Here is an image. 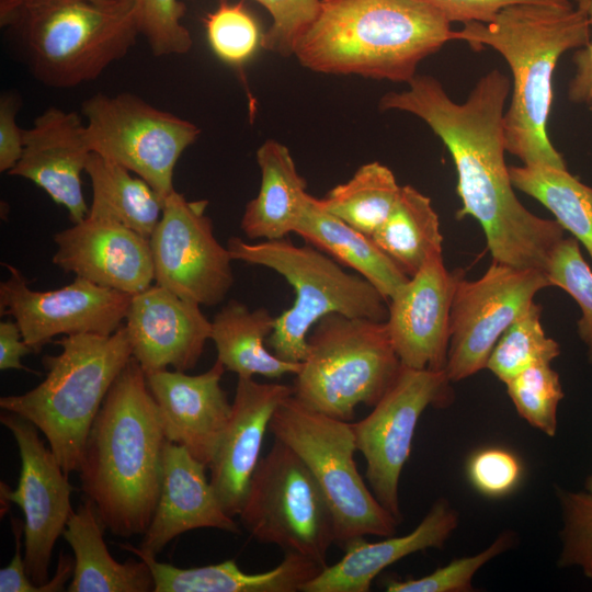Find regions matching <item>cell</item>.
Instances as JSON below:
<instances>
[{
	"label": "cell",
	"instance_id": "ba28073f",
	"mask_svg": "<svg viewBox=\"0 0 592 592\" xmlns=\"http://www.w3.org/2000/svg\"><path fill=\"white\" fill-rule=\"evenodd\" d=\"M401 368L386 321L330 314L308 335L293 396L310 409L351 421L357 406L374 407L382 399Z\"/></svg>",
	"mask_w": 592,
	"mask_h": 592
},
{
	"label": "cell",
	"instance_id": "60d3db41",
	"mask_svg": "<svg viewBox=\"0 0 592 592\" xmlns=\"http://www.w3.org/2000/svg\"><path fill=\"white\" fill-rule=\"evenodd\" d=\"M272 15V25L263 33L262 48L282 56L293 55L300 34L318 14L321 0H255Z\"/></svg>",
	"mask_w": 592,
	"mask_h": 592
},
{
	"label": "cell",
	"instance_id": "d6a6232c",
	"mask_svg": "<svg viewBox=\"0 0 592 592\" xmlns=\"http://www.w3.org/2000/svg\"><path fill=\"white\" fill-rule=\"evenodd\" d=\"M400 189L392 171L375 161L361 166L348 182L317 202L329 214L371 237L387 219Z\"/></svg>",
	"mask_w": 592,
	"mask_h": 592
},
{
	"label": "cell",
	"instance_id": "9a60e30c",
	"mask_svg": "<svg viewBox=\"0 0 592 592\" xmlns=\"http://www.w3.org/2000/svg\"><path fill=\"white\" fill-rule=\"evenodd\" d=\"M0 422L14 437L21 469L14 490L1 482V515L9 503L20 506L24 517V561L30 580L37 587L48 581L54 546L62 535L73 509V487L38 429L24 418L8 411Z\"/></svg>",
	"mask_w": 592,
	"mask_h": 592
},
{
	"label": "cell",
	"instance_id": "4316f807",
	"mask_svg": "<svg viewBox=\"0 0 592 592\" xmlns=\"http://www.w3.org/2000/svg\"><path fill=\"white\" fill-rule=\"evenodd\" d=\"M258 195L246 206L241 230L249 239L274 240L294 232L308 193L288 148L269 139L257 151Z\"/></svg>",
	"mask_w": 592,
	"mask_h": 592
},
{
	"label": "cell",
	"instance_id": "d6986e66",
	"mask_svg": "<svg viewBox=\"0 0 592 592\" xmlns=\"http://www.w3.org/2000/svg\"><path fill=\"white\" fill-rule=\"evenodd\" d=\"M124 326L145 374L193 368L212 335L200 305L157 284L132 295Z\"/></svg>",
	"mask_w": 592,
	"mask_h": 592
},
{
	"label": "cell",
	"instance_id": "ac0fdd59",
	"mask_svg": "<svg viewBox=\"0 0 592 592\" xmlns=\"http://www.w3.org/2000/svg\"><path fill=\"white\" fill-rule=\"evenodd\" d=\"M54 241L53 263L76 277L129 295L155 281L149 239L119 223L87 215Z\"/></svg>",
	"mask_w": 592,
	"mask_h": 592
},
{
	"label": "cell",
	"instance_id": "603a6c76",
	"mask_svg": "<svg viewBox=\"0 0 592 592\" xmlns=\"http://www.w3.org/2000/svg\"><path fill=\"white\" fill-rule=\"evenodd\" d=\"M204 463L185 447L167 441L158 502L139 549L157 555L175 537L196 528L239 533V527L221 505Z\"/></svg>",
	"mask_w": 592,
	"mask_h": 592
},
{
	"label": "cell",
	"instance_id": "d4e9b609",
	"mask_svg": "<svg viewBox=\"0 0 592 592\" xmlns=\"http://www.w3.org/2000/svg\"><path fill=\"white\" fill-rule=\"evenodd\" d=\"M121 548L144 560L152 574L153 592H298L325 568L294 551H285L272 570L247 573L235 560L194 568L159 562L130 544Z\"/></svg>",
	"mask_w": 592,
	"mask_h": 592
},
{
	"label": "cell",
	"instance_id": "3957f363",
	"mask_svg": "<svg viewBox=\"0 0 592 592\" xmlns=\"http://www.w3.org/2000/svg\"><path fill=\"white\" fill-rule=\"evenodd\" d=\"M591 24L577 7L517 4L488 23L468 22L454 41L471 49L490 47L506 60L512 94L504 113L505 148L523 164L567 168L547 134L553 104V76L562 54L587 45Z\"/></svg>",
	"mask_w": 592,
	"mask_h": 592
},
{
	"label": "cell",
	"instance_id": "484cf974",
	"mask_svg": "<svg viewBox=\"0 0 592 592\" xmlns=\"http://www.w3.org/2000/svg\"><path fill=\"white\" fill-rule=\"evenodd\" d=\"M103 525L91 500L73 511L62 536L73 553V573L68 592H149L153 579L148 565L139 559L118 562L103 538Z\"/></svg>",
	"mask_w": 592,
	"mask_h": 592
},
{
	"label": "cell",
	"instance_id": "30bf717a",
	"mask_svg": "<svg viewBox=\"0 0 592 592\" xmlns=\"http://www.w3.org/2000/svg\"><path fill=\"white\" fill-rule=\"evenodd\" d=\"M238 516L257 540L328 566L335 543L332 511L310 469L283 442L275 439L261 457Z\"/></svg>",
	"mask_w": 592,
	"mask_h": 592
},
{
	"label": "cell",
	"instance_id": "b9f144b4",
	"mask_svg": "<svg viewBox=\"0 0 592 592\" xmlns=\"http://www.w3.org/2000/svg\"><path fill=\"white\" fill-rule=\"evenodd\" d=\"M473 486L488 497H502L511 492L522 476L519 458L500 447H487L476 452L467 466Z\"/></svg>",
	"mask_w": 592,
	"mask_h": 592
},
{
	"label": "cell",
	"instance_id": "e575fe53",
	"mask_svg": "<svg viewBox=\"0 0 592 592\" xmlns=\"http://www.w3.org/2000/svg\"><path fill=\"white\" fill-rule=\"evenodd\" d=\"M550 364H534L504 384L519 414L533 428L553 437L563 390L559 375Z\"/></svg>",
	"mask_w": 592,
	"mask_h": 592
},
{
	"label": "cell",
	"instance_id": "f907efd6",
	"mask_svg": "<svg viewBox=\"0 0 592 592\" xmlns=\"http://www.w3.org/2000/svg\"><path fill=\"white\" fill-rule=\"evenodd\" d=\"M584 488L588 492L592 493V473L589 475V477L585 480Z\"/></svg>",
	"mask_w": 592,
	"mask_h": 592
},
{
	"label": "cell",
	"instance_id": "836d02e7",
	"mask_svg": "<svg viewBox=\"0 0 592 592\" xmlns=\"http://www.w3.org/2000/svg\"><path fill=\"white\" fill-rule=\"evenodd\" d=\"M540 314L542 306L533 303L494 345L486 368L501 382L506 383L534 364L551 363L560 354L559 344L543 329Z\"/></svg>",
	"mask_w": 592,
	"mask_h": 592
},
{
	"label": "cell",
	"instance_id": "8fae6325",
	"mask_svg": "<svg viewBox=\"0 0 592 592\" xmlns=\"http://www.w3.org/2000/svg\"><path fill=\"white\" fill-rule=\"evenodd\" d=\"M81 110L91 152L136 173L163 201L174 191V167L201 133L195 124L128 92L96 93Z\"/></svg>",
	"mask_w": 592,
	"mask_h": 592
},
{
	"label": "cell",
	"instance_id": "c3c4849f",
	"mask_svg": "<svg viewBox=\"0 0 592 592\" xmlns=\"http://www.w3.org/2000/svg\"><path fill=\"white\" fill-rule=\"evenodd\" d=\"M35 1V0H0V22L1 25H8L12 20L13 15L20 10L23 5ZM93 2L102 3L110 0H90Z\"/></svg>",
	"mask_w": 592,
	"mask_h": 592
},
{
	"label": "cell",
	"instance_id": "bcb514c9",
	"mask_svg": "<svg viewBox=\"0 0 592 592\" xmlns=\"http://www.w3.org/2000/svg\"><path fill=\"white\" fill-rule=\"evenodd\" d=\"M592 30V2L587 11ZM574 75L568 84V99L577 104L592 105V37L573 54Z\"/></svg>",
	"mask_w": 592,
	"mask_h": 592
},
{
	"label": "cell",
	"instance_id": "7dc6e473",
	"mask_svg": "<svg viewBox=\"0 0 592 592\" xmlns=\"http://www.w3.org/2000/svg\"><path fill=\"white\" fill-rule=\"evenodd\" d=\"M32 349L24 341L19 325L14 320L0 322V369H27L21 358Z\"/></svg>",
	"mask_w": 592,
	"mask_h": 592
},
{
	"label": "cell",
	"instance_id": "ee69618b",
	"mask_svg": "<svg viewBox=\"0 0 592 592\" xmlns=\"http://www.w3.org/2000/svg\"><path fill=\"white\" fill-rule=\"evenodd\" d=\"M19 99L7 93L0 100V171L9 172L20 160L24 146V129L16 124Z\"/></svg>",
	"mask_w": 592,
	"mask_h": 592
},
{
	"label": "cell",
	"instance_id": "7bdbcfd3",
	"mask_svg": "<svg viewBox=\"0 0 592 592\" xmlns=\"http://www.w3.org/2000/svg\"><path fill=\"white\" fill-rule=\"evenodd\" d=\"M452 22H491L500 11L517 4L574 7L571 0H418Z\"/></svg>",
	"mask_w": 592,
	"mask_h": 592
},
{
	"label": "cell",
	"instance_id": "277c9868",
	"mask_svg": "<svg viewBox=\"0 0 592 592\" xmlns=\"http://www.w3.org/2000/svg\"><path fill=\"white\" fill-rule=\"evenodd\" d=\"M451 41V22L418 0H321L293 55L316 72L408 83Z\"/></svg>",
	"mask_w": 592,
	"mask_h": 592
},
{
	"label": "cell",
	"instance_id": "7c38bea8",
	"mask_svg": "<svg viewBox=\"0 0 592 592\" xmlns=\"http://www.w3.org/2000/svg\"><path fill=\"white\" fill-rule=\"evenodd\" d=\"M445 371L402 366L397 379L373 411L352 422L357 451L366 462L365 477L382 505L399 522V480L423 411L446 407L453 394Z\"/></svg>",
	"mask_w": 592,
	"mask_h": 592
},
{
	"label": "cell",
	"instance_id": "44dd1931",
	"mask_svg": "<svg viewBox=\"0 0 592 592\" xmlns=\"http://www.w3.org/2000/svg\"><path fill=\"white\" fill-rule=\"evenodd\" d=\"M293 387L261 384L238 377L231 414L208 466L209 481L225 511L239 514L250 480L261 459V448L271 419Z\"/></svg>",
	"mask_w": 592,
	"mask_h": 592
},
{
	"label": "cell",
	"instance_id": "4dcf8cb0",
	"mask_svg": "<svg viewBox=\"0 0 592 592\" xmlns=\"http://www.w3.org/2000/svg\"><path fill=\"white\" fill-rule=\"evenodd\" d=\"M371 238L409 277L442 255L439 216L430 197L411 185L401 186L390 214Z\"/></svg>",
	"mask_w": 592,
	"mask_h": 592
},
{
	"label": "cell",
	"instance_id": "7a4b0ae2",
	"mask_svg": "<svg viewBox=\"0 0 592 592\" xmlns=\"http://www.w3.org/2000/svg\"><path fill=\"white\" fill-rule=\"evenodd\" d=\"M167 441L146 375L132 357L94 419L78 470L81 490L113 534L128 538L148 528Z\"/></svg>",
	"mask_w": 592,
	"mask_h": 592
},
{
	"label": "cell",
	"instance_id": "2e32d148",
	"mask_svg": "<svg viewBox=\"0 0 592 592\" xmlns=\"http://www.w3.org/2000/svg\"><path fill=\"white\" fill-rule=\"evenodd\" d=\"M0 284V312L19 325L34 353L57 335H110L125 321L132 295L99 286L81 277L57 289L34 291L15 266Z\"/></svg>",
	"mask_w": 592,
	"mask_h": 592
},
{
	"label": "cell",
	"instance_id": "ffe728a7",
	"mask_svg": "<svg viewBox=\"0 0 592 592\" xmlns=\"http://www.w3.org/2000/svg\"><path fill=\"white\" fill-rule=\"evenodd\" d=\"M225 371L216 360L197 375L175 369L145 374L167 440L185 447L207 467L231 414L232 403L220 386Z\"/></svg>",
	"mask_w": 592,
	"mask_h": 592
},
{
	"label": "cell",
	"instance_id": "f1b7e54d",
	"mask_svg": "<svg viewBox=\"0 0 592 592\" xmlns=\"http://www.w3.org/2000/svg\"><path fill=\"white\" fill-rule=\"evenodd\" d=\"M274 325L275 317L265 308L250 310L244 304L230 300L212 321L210 340L217 361L238 377L296 375L301 363L283 361L265 345Z\"/></svg>",
	"mask_w": 592,
	"mask_h": 592
},
{
	"label": "cell",
	"instance_id": "8d00e7d4",
	"mask_svg": "<svg viewBox=\"0 0 592 592\" xmlns=\"http://www.w3.org/2000/svg\"><path fill=\"white\" fill-rule=\"evenodd\" d=\"M515 543V534L505 531L483 550L476 555L456 558L421 578L386 580L388 592H468L473 591V578L477 571L497 556L509 550Z\"/></svg>",
	"mask_w": 592,
	"mask_h": 592
},
{
	"label": "cell",
	"instance_id": "6da1fadb",
	"mask_svg": "<svg viewBox=\"0 0 592 592\" xmlns=\"http://www.w3.org/2000/svg\"><path fill=\"white\" fill-rule=\"evenodd\" d=\"M408 84L383 95L379 109L411 113L442 139L457 171L462 207L456 217L478 220L494 262L546 272L565 229L531 213L514 193L504 160L510 79L492 69L463 103L453 101L432 76L417 75Z\"/></svg>",
	"mask_w": 592,
	"mask_h": 592
},
{
	"label": "cell",
	"instance_id": "f35d334b",
	"mask_svg": "<svg viewBox=\"0 0 592 592\" xmlns=\"http://www.w3.org/2000/svg\"><path fill=\"white\" fill-rule=\"evenodd\" d=\"M562 527L558 566L578 567L592 581V493L556 490Z\"/></svg>",
	"mask_w": 592,
	"mask_h": 592
},
{
	"label": "cell",
	"instance_id": "9c48e42d",
	"mask_svg": "<svg viewBox=\"0 0 592 592\" xmlns=\"http://www.w3.org/2000/svg\"><path fill=\"white\" fill-rule=\"evenodd\" d=\"M269 431L315 476L332 511L338 545L343 547L366 535H395L400 522L376 499L357 470L352 422L310 409L292 395L275 410Z\"/></svg>",
	"mask_w": 592,
	"mask_h": 592
},
{
	"label": "cell",
	"instance_id": "1f68e13d",
	"mask_svg": "<svg viewBox=\"0 0 592 592\" xmlns=\"http://www.w3.org/2000/svg\"><path fill=\"white\" fill-rule=\"evenodd\" d=\"M515 189L534 197L582 243L592 260V187L567 168L548 164L509 167Z\"/></svg>",
	"mask_w": 592,
	"mask_h": 592
},
{
	"label": "cell",
	"instance_id": "d590c367",
	"mask_svg": "<svg viewBox=\"0 0 592 592\" xmlns=\"http://www.w3.org/2000/svg\"><path fill=\"white\" fill-rule=\"evenodd\" d=\"M206 37L214 54L224 62L241 67L262 47L263 34L243 2L221 0L203 19Z\"/></svg>",
	"mask_w": 592,
	"mask_h": 592
},
{
	"label": "cell",
	"instance_id": "52a82bcc",
	"mask_svg": "<svg viewBox=\"0 0 592 592\" xmlns=\"http://www.w3.org/2000/svg\"><path fill=\"white\" fill-rule=\"evenodd\" d=\"M227 248L232 260L269 267L295 291L293 306L275 317L266 340L267 348L283 361H305L311 328L327 315L387 320L388 301L378 289L311 244L296 246L287 238L250 243L231 237Z\"/></svg>",
	"mask_w": 592,
	"mask_h": 592
},
{
	"label": "cell",
	"instance_id": "83f0119b",
	"mask_svg": "<svg viewBox=\"0 0 592 592\" xmlns=\"http://www.w3.org/2000/svg\"><path fill=\"white\" fill-rule=\"evenodd\" d=\"M294 232L340 264L356 271L387 301L409 280L369 236L326 212L317 197L309 194Z\"/></svg>",
	"mask_w": 592,
	"mask_h": 592
},
{
	"label": "cell",
	"instance_id": "4fadbf2b",
	"mask_svg": "<svg viewBox=\"0 0 592 592\" xmlns=\"http://www.w3.org/2000/svg\"><path fill=\"white\" fill-rule=\"evenodd\" d=\"M547 273L492 262L477 280L459 278L451 309L446 375L465 379L482 368L504 331L549 287Z\"/></svg>",
	"mask_w": 592,
	"mask_h": 592
},
{
	"label": "cell",
	"instance_id": "e0dca14e",
	"mask_svg": "<svg viewBox=\"0 0 592 592\" xmlns=\"http://www.w3.org/2000/svg\"><path fill=\"white\" fill-rule=\"evenodd\" d=\"M462 276V270L448 271L436 255L388 300L386 325L402 366L445 371L452 303Z\"/></svg>",
	"mask_w": 592,
	"mask_h": 592
},
{
	"label": "cell",
	"instance_id": "74e56055",
	"mask_svg": "<svg viewBox=\"0 0 592 592\" xmlns=\"http://www.w3.org/2000/svg\"><path fill=\"white\" fill-rule=\"evenodd\" d=\"M551 286L567 292L579 305L578 334L592 363V270L582 257L576 238H563L556 247L546 271Z\"/></svg>",
	"mask_w": 592,
	"mask_h": 592
},
{
	"label": "cell",
	"instance_id": "7402d4cb",
	"mask_svg": "<svg viewBox=\"0 0 592 592\" xmlns=\"http://www.w3.org/2000/svg\"><path fill=\"white\" fill-rule=\"evenodd\" d=\"M90 155L86 124L80 116L76 112L48 107L31 128L24 129L22 156L8 174L27 179L44 190L68 210L75 224L89 213L81 173Z\"/></svg>",
	"mask_w": 592,
	"mask_h": 592
},
{
	"label": "cell",
	"instance_id": "f546056e",
	"mask_svg": "<svg viewBox=\"0 0 592 592\" xmlns=\"http://www.w3.org/2000/svg\"><path fill=\"white\" fill-rule=\"evenodd\" d=\"M84 172L92 186L88 216L119 223L149 239L163 208L158 193L141 178L95 152H91Z\"/></svg>",
	"mask_w": 592,
	"mask_h": 592
},
{
	"label": "cell",
	"instance_id": "681fc988",
	"mask_svg": "<svg viewBox=\"0 0 592 592\" xmlns=\"http://www.w3.org/2000/svg\"><path fill=\"white\" fill-rule=\"evenodd\" d=\"M577 8L587 13L592 0H574Z\"/></svg>",
	"mask_w": 592,
	"mask_h": 592
},
{
	"label": "cell",
	"instance_id": "5b68a950",
	"mask_svg": "<svg viewBox=\"0 0 592 592\" xmlns=\"http://www.w3.org/2000/svg\"><path fill=\"white\" fill-rule=\"evenodd\" d=\"M55 343L61 351L43 357V382L2 396L0 408L33 423L69 475L78 473L94 419L133 352L124 325L110 335L79 333Z\"/></svg>",
	"mask_w": 592,
	"mask_h": 592
},
{
	"label": "cell",
	"instance_id": "ab89813d",
	"mask_svg": "<svg viewBox=\"0 0 592 592\" xmlns=\"http://www.w3.org/2000/svg\"><path fill=\"white\" fill-rule=\"evenodd\" d=\"M185 11L179 0H136L139 34L155 56L181 55L191 49V34L181 22Z\"/></svg>",
	"mask_w": 592,
	"mask_h": 592
},
{
	"label": "cell",
	"instance_id": "5bb4252c",
	"mask_svg": "<svg viewBox=\"0 0 592 592\" xmlns=\"http://www.w3.org/2000/svg\"><path fill=\"white\" fill-rule=\"evenodd\" d=\"M207 201H189L175 190L149 238L155 284L200 306L221 303L234 284L232 258L216 239Z\"/></svg>",
	"mask_w": 592,
	"mask_h": 592
},
{
	"label": "cell",
	"instance_id": "8992f818",
	"mask_svg": "<svg viewBox=\"0 0 592 592\" xmlns=\"http://www.w3.org/2000/svg\"><path fill=\"white\" fill-rule=\"evenodd\" d=\"M13 24L31 72L54 88L96 79L140 35L136 0H35L16 11Z\"/></svg>",
	"mask_w": 592,
	"mask_h": 592
},
{
	"label": "cell",
	"instance_id": "f6af8a7d",
	"mask_svg": "<svg viewBox=\"0 0 592 592\" xmlns=\"http://www.w3.org/2000/svg\"><path fill=\"white\" fill-rule=\"evenodd\" d=\"M10 522L15 548L10 563L0 569V592H38L27 576L24 556L21 553L24 522L15 517H11Z\"/></svg>",
	"mask_w": 592,
	"mask_h": 592
},
{
	"label": "cell",
	"instance_id": "cb8c5ba5",
	"mask_svg": "<svg viewBox=\"0 0 592 592\" xmlns=\"http://www.w3.org/2000/svg\"><path fill=\"white\" fill-rule=\"evenodd\" d=\"M457 511L446 499L436 500L410 533L380 542L357 537L342 548L343 557L307 582L301 592H367L374 579L400 559L429 548H442L458 525Z\"/></svg>",
	"mask_w": 592,
	"mask_h": 592
}]
</instances>
